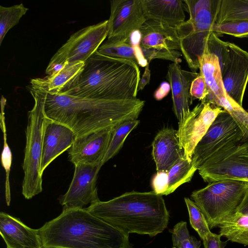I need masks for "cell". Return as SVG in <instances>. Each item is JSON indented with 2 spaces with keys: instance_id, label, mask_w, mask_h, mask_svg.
Masks as SVG:
<instances>
[{
  "instance_id": "6da1fadb",
  "label": "cell",
  "mask_w": 248,
  "mask_h": 248,
  "mask_svg": "<svg viewBox=\"0 0 248 248\" xmlns=\"http://www.w3.org/2000/svg\"><path fill=\"white\" fill-rule=\"evenodd\" d=\"M30 87L41 95L46 117L67 126L77 137L112 128L127 120L138 119L145 105L144 101L138 98L90 99L51 93Z\"/></svg>"
},
{
  "instance_id": "7a4b0ae2",
  "label": "cell",
  "mask_w": 248,
  "mask_h": 248,
  "mask_svg": "<svg viewBox=\"0 0 248 248\" xmlns=\"http://www.w3.org/2000/svg\"><path fill=\"white\" fill-rule=\"evenodd\" d=\"M140 80L139 67L132 62L96 51L58 94L95 99H132L137 98Z\"/></svg>"
},
{
  "instance_id": "3957f363",
  "label": "cell",
  "mask_w": 248,
  "mask_h": 248,
  "mask_svg": "<svg viewBox=\"0 0 248 248\" xmlns=\"http://www.w3.org/2000/svg\"><path fill=\"white\" fill-rule=\"evenodd\" d=\"M43 248H132L129 234L86 208L63 207L62 213L38 229Z\"/></svg>"
},
{
  "instance_id": "277c9868",
  "label": "cell",
  "mask_w": 248,
  "mask_h": 248,
  "mask_svg": "<svg viewBox=\"0 0 248 248\" xmlns=\"http://www.w3.org/2000/svg\"><path fill=\"white\" fill-rule=\"evenodd\" d=\"M86 209L127 234L151 237L162 232L170 218L162 196L154 191L126 192L108 201H99Z\"/></svg>"
},
{
  "instance_id": "5b68a950",
  "label": "cell",
  "mask_w": 248,
  "mask_h": 248,
  "mask_svg": "<svg viewBox=\"0 0 248 248\" xmlns=\"http://www.w3.org/2000/svg\"><path fill=\"white\" fill-rule=\"evenodd\" d=\"M189 18L176 28L181 50L188 67L199 69L207 39L213 32L221 0H183Z\"/></svg>"
},
{
  "instance_id": "8992f818",
  "label": "cell",
  "mask_w": 248,
  "mask_h": 248,
  "mask_svg": "<svg viewBox=\"0 0 248 248\" xmlns=\"http://www.w3.org/2000/svg\"><path fill=\"white\" fill-rule=\"evenodd\" d=\"M248 190V182L224 179L208 183L194 191L190 197L212 229L236 213Z\"/></svg>"
},
{
  "instance_id": "52a82bcc",
  "label": "cell",
  "mask_w": 248,
  "mask_h": 248,
  "mask_svg": "<svg viewBox=\"0 0 248 248\" xmlns=\"http://www.w3.org/2000/svg\"><path fill=\"white\" fill-rule=\"evenodd\" d=\"M34 101L31 110L28 113L26 129V146L22 164L24 178L22 193L25 199H30L42 191V176L40 172L44 123L43 99L35 89L29 87Z\"/></svg>"
},
{
  "instance_id": "ba28073f",
  "label": "cell",
  "mask_w": 248,
  "mask_h": 248,
  "mask_svg": "<svg viewBox=\"0 0 248 248\" xmlns=\"http://www.w3.org/2000/svg\"><path fill=\"white\" fill-rule=\"evenodd\" d=\"M108 20L79 30L72 34L51 58L46 69L48 75L65 64L84 62L97 49L108 37Z\"/></svg>"
},
{
  "instance_id": "9c48e42d",
  "label": "cell",
  "mask_w": 248,
  "mask_h": 248,
  "mask_svg": "<svg viewBox=\"0 0 248 248\" xmlns=\"http://www.w3.org/2000/svg\"><path fill=\"white\" fill-rule=\"evenodd\" d=\"M198 170L203 181L208 183L224 179L248 182V139L221 149Z\"/></svg>"
},
{
  "instance_id": "30bf717a",
  "label": "cell",
  "mask_w": 248,
  "mask_h": 248,
  "mask_svg": "<svg viewBox=\"0 0 248 248\" xmlns=\"http://www.w3.org/2000/svg\"><path fill=\"white\" fill-rule=\"evenodd\" d=\"M244 139L243 132L226 110L220 112L196 146L191 163L198 168L206 160L226 146Z\"/></svg>"
},
{
  "instance_id": "8fae6325",
  "label": "cell",
  "mask_w": 248,
  "mask_h": 248,
  "mask_svg": "<svg viewBox=\"0 0 248 248\" xmlns=\"http://www.w3.org/2000/svg\"><path fill=\"white\" fill-rule=\"evenodd\" d=\"M210 103L198 104L180 122L177 130L184 156L190 162L196 146L205 134L217 115L223 111Z\"/></svg>"
},
{
  "instance_id": "7c38bea8",
  "label": "cell",
  "mask_w": 248,
  "mask_h": 248,
  "mask_svg": "<svg viewBox=\"0 0 248 248\" xmlns=\"http://www.w3.org/2000/svg\"><path fill=\"white\" fill-rule=\"evenodd\" d=\"M102 164L78 163L75 165L73 179L67 192L59 198L60 203L68 208H83L99 200L96 182Z\"/></svg>"
},
{
  "instance_id": "4fadbf2b",
  "label": "cell",
  "mask_w": 248,
  "mask_h": 248,
  "mask_svg": "<svg viewBox=\"0 0 248 248\" xmlns=\"http://www.w3.org/2000/svg\"><path fill=\"white\" fill-rule=\"evenodd\" d=\"M146 21L141 0H111L108 39L125 42Z\"/></svg>"
},
{
  "instance_id": "5bb4252c",
  "label": "cell",
  "mask_w": 248,
  "mask_h": 248,
  "mask_svg": "<svg viewBox=\"0 0 248 248\" xmlns=\"http://www.w3.org/2000/svg\"><path fill=\"white\" fill-rule=\"evenodd\" d=\"M221 70L226 93L242 106L248 83V52L228 42L227 54Z\"/></svg>"
},
{
  "instance_id": "9a60e30c",
  "label": "cell",
  "mask_w": 248,
  "mask_h": 248,
  "mask_svg": "<svg viewBox=\"0 0 248 248\" xmlns=\"http://www.w3.org/2000/svg\"><path fill=\"white\" fill-rule=\"evenodd\" d=\"M113 129L98 130L77 137L68 150L70 161L74 165L78 163L103 165Z\"/></svg>"
},
{
  "instance_id": "2e32d148",
  "label": "cell",
  "mask_w": 248,
  "mask_h": 248,
  "mask_svg": "<svg viewBox=\"0 0 248 248\" xmlns=\"http://www.w3.org/2000/svg\"><path fill=\"white\" fill-rule=\"evenodd\" d=\"M77 136L67 126L46 117L44 126L40 172L74 143Z\"/></svg>"
},
{
  "instance_id": "e0dca14e",
  "label": "cell",
  "mask_w": 248,
  "mask_h": 248,
  "mask_svg": "<svg viewBox=\"0 0 248 248\" xmlns=\"http://www.w3.org/2000/svg\"><path fill=\"white\" fill-rule=\"evenodd\" d=\"M200 75L183 70L180 63L173 62L168 66L167 79L170 84L173 112L179 122L190 111L192 100L190 93L191 83Z\"/></svg>"
},
{
  "instance_id": "ac0fdd59",
  "label": "cell",
  "mask_w": 248,
  "mask_h": 248,
  "mask_svg": "<svg viewBox=\"0 0 248 248\" xmlns=\"http://www.w3.org/2000/svg\"><path fill=\"white\" fill-rule=\"evenodd\" d=\"M0 233L7 248H43L38 229L3 212L0 213Z\"/></svg>"
},
{
  "instance_id": "d6986e66",
  "label": "cell",
  "mask_w": 248,
  "mask_h": 248,
  "mask_svg": "<svg viewBox=\"0 0 248 248\" xmlns=\"http://www.w3.org/2000/svg\"><path fill=\"white\" fill-rule=\"evenodd\" d=\"M152 155L157 171L168 172L180 159L184 157L180 146L177 130L164 127L155 136L152 142Z\"/></svg>"
},
{
  "instance_id": "ffe728a7",
  "label": "cell",
  "mask_w": 248,
  "mask_h": 248,
  "mask_svg": "<svg viewBox=\"0 0 248 248\" xmlns=\"http://www.w3.org/2000/svg\"><path fill=\"white\" fill-rule=\"evenodd\" d=\"M140 47L158 50H181L175 28L161 22L148 20L140 28Z\"/></svg>"
},
{
  "instance_id": "44dd1931",
  "label": "cell",
  "mask_w": 248,
  "mask_h": 248,
  "mask_svg": "<svg viewBox=\"0 0 248 248\" xmlns=\"http://www.w3.org/2000/svg\"><path fill=\"white\" fill-rule=\"evenodd\" d=\"M145 16L175 28L185 21L183 0H141Z\"/></svg>"
},
{
  "instance_id": "7402d4cb",
  "label": "cell",
  "mask_w": 248,
  "mask_h": 248,
  "mask_svg": "<svg viewBox=\"0 0 248 248\" xmlns=\"http://www.w3.org/2000/svg\"><path fill=\"white\" fill-rule=\"evenodd\" d=\"M199 65L200 74L203 76L208 91V94L202 103L215 105L218 98L227 93L223 83L218 58L209 50L207 44L199 59Z\"/></svg>"
},
{
  "instance_id": "603a6c76",
  "label": "cell",
  "mask_w": 248,
  "mask_h": 248,
  "mask_svg": "<svg viewBox=\"0 0 248 248\" xmlns=\"http://www.w3.org/2000/svg\"><path fill=\"white\" fill-rule=\"evenodd\" d=\"M84 63L78 62L65 64L58 71L45 78L32 79L30 86L49 93H58L67 83L81 71Z\"/></svg>"
},
{
  "instance_id": "cb8c5ba5",
  "label": "cell",
  "mask_w": 248,
  "mask_h": 248,
  "mask_svg": "<svg viewBox=\"0 0 248 248\" xmlns=\"http://www.w3.org/2000/svg\"><path fill=\"white\" fill-rule=\"evenodd\" d=\"M97 51L107 56L128 60L139 67H146L148 63L140 46L133 47L127 41L120 42L108 39L103 42Z\"/></svg>"
},
{
  "instance_id": "d4e9b609",
  "label": "cell",
  "mask_w": 248,
  "mask_h": 248,
  "mask_svg": "<svg viewBox=\"0 0 248 248\" xmlns=\"http://www.w3.org/2000/svg\"><path fill=\"white\" fill-rule=\"evenodd\" d=\"M218 227L219 234L228 240L248 246V215L236 212Z\"/></svg>"
},
{
  "instance_id": "484cf974",
  "label": "cell",
  "mask_w": 248,
  "mask_h": 248,
  "mask_svg": "<svg viewBox=\"0 0 248 248\" xmlns=\"http://www.w3.org/2000/svg\"><path fill=\"white\" fill-rule=\"evenodd\" d=\"M197 169L191 162L184 156L180 159L168 172V189L166 195L173 192L182 185L189 182Z\"/></svg>"
},
{
  "instance_id": "4316f807",
  "label": "cell",
  "mask_w": 248,
  "mask_h": 248,
  "mask_svg": "<svg viewBox=\"0 0 248 248\" xmlns=\"http://www.w3.org/2000/svg\"><path fill=\"white\" fill-rule=\"evenodd\" d=\"M248 20V0H221L216 24Z\"/></svg>"
},
{
  "instance_id": "83f0119b",
  "label": "cell",
  "mask_w": 248,
  "mask_h": 248,
  "mask_svg": "<svg viewBox=\"0 0 248 248\" xmlns=\"http://www.w3.org/2000/svg\"><path fill=\"white\" fill-rule=\"evenodd\" d=\"M140 122L138 119L129 120L113 127L108 147L103 161V165L118 154L127 136L137 127Z\"/></svg>"
},
{
  "instance_id": "f1b7e54d",
  "label": "cell",
  "mask_w": 248,
  "mask_h": 248,
  "mask_svg": "<svg viewBox=\"0 0 248 248\" xmlns=\"http://www.w3.org/2000/svg\"><path fill=\"white\" fill-rule=\"evenodd\" d=\"M215 106L227 111L241 129L244 139H248V112L227 94L218 99Z\"/></svg>"
},
{
  "instance_id": "f546056e",
  "label": "cell",
  "mask_w": 248,
  "mask_h": 248,
  "mask_svg": "<svg viewBox=\"0 0 248 248\" xmlns=\"http://www.w3.org/2000/svg\"><path fill=\"white\" fill-rule=\"evenodd\" d=\"M6 99L2 95L1 99V112L0 115V127L3 135V147L1 155L2 166L6 172L5 180V199L7 205L11 202V191L9 182V175L12 162V155L11 149L7 142L6 128L5 121L4 108Z\"/></svg>"
},
{
  "instance_id": "4dcf8cb0",
  "label": "cell",
  "mask_w": 248,
  "mask_h": 248,
  "mask_svg": "<svg viewBox=\"0 0 248 248\" xmlns=\"http://www.w3.org/2000/svg\"><path fill=\"white\" fill-rule=\"evenodd\" d=\"M28 10L22 3L10 7L0 6V45L8 31L18 23Z\"/></svg>"
},
{
  "instance_id": "1f68e13d",
  "label": "cell",
  "mask_w": 248,
  "mask_h": 248,
  "mask_svg": "<svg viewBox=\"0 0 248 248\" xmlns=\"http://www.w3.org/2000/svg\"><path fill=\"white\" fill-rule=\"evenodd\" d=\"M191 226L197 232L202 240L205 239L212 232L207 220L199 207L191 200L185 198Z\"/></svg>"
},
{
  "instance_id": "d6a6232c",
  "label": "cell",
  "mask_w": 248,
  "mask_h": 248,
  "mask_svg": "<svg viewBox=\"0 0 248 248\" xmlns=\"http://www.w3.org/2000/svg\"><path fill=\"white\" fill-rule=\"evenodd\" d=\"M169 231L172 234L173 247L176 248H200L201 241L189 234L186 222H179Z\"/></svg>"
},
{
  "instance_id": "836d02e7",
  "label": "cell",
  "mask_w": 248,
  "mask_h": 248,
  "mask_svg": "<svg viewBox=\"0 0 248 248\" xmlns=\"http://www.w3.org/2000/svg\"><path fill=\"white\" fill-rule=\"evenodd\" d=\"M213 32L218 34H227L234 37H248V20L233 21L221 24H215Z\"/></svg>"
},
{
  "instance_id": "e575fe53",
  "label": "cell",
  "mask_w": 248,
  "mask_h": 248,
  "mask_svg": "<svg viewBox=\"0 0 248 248\" xmlns=\"http://www.w3.org/2000/svg\"><path fill=\"white\" fill-rule=\"evenodd\" d=\"M190 93L192 101L198 99L202 103H203L208 94V91L204 79L200 74L192 81Z\"/></svg>"
},
{
  "instance_id": "d590c367",
  "label": "cell",
  "mask_w": 248,
  "mask_h": 248,
  "mask_svg": "<svg viewBox=\"0 0 248 248\" xmlns=\"http://www.w3.org/2000/svg\"><path fill=\"white\" fill-rule=\"evenodd\" d=\"M168 172L157 171L152 180L153 191L158 195H166L168 189Z\"/></svg>"
},
{
  "instance_id": "8d00e7d4",
  "label": "cell",
  "mask_w": 248,
  "mask_h": 248,
  "mask_svg": "<svg viewBox=\"0 0 248 248\" xmlns=\"http://www.w3.org/2000/svg\"><path fill=\"white\" fill-rule=\"evenodd\" d=\"M222 236L211 232L203 240V244L204 248H224L228 241H222L220 238Z\"/></svg>"
},
{
  "instance_id": "74e56055",
  "label": "cell",
  "mask_w": 248,
  "mask_h": 248,
  "mask_svg": "<svg viewBox=\"0 0 248 248\" xmlns=\"http://www.w3.org/2000/svg\"><path fill=\"white\" fill-rule=\"evenodd\" d=\"M170 90L171 87L169 82L163 81L154 92V97L157 101L161 100L168 94Z\"/></svg>"
},
{
  "instance_id": "f35d334b",
  "label": "cell",
  "mask_w": 248,
  "mask_h": 248,
  "mask_svg": "<svg viewBox=\"0 0 248 248\" xmlns=\"http://www.w3.org/2000/svg\"><path fill=\"white\" fill-rule=\"evenodd\" d=\"M151 78V71L149 69V63L145 68L144 72L138 86V91L142 90L145 86L150 82Z\"/></svg>"
},
{
  "instance_id": "ab89813d",
  "label": "cell",
  "mask_w": 248,
  "mask_h": 248,
  "mask_svg": "<svg viewBox=\"0 0 248 248\" xmlns=\"http://www.w3.org/2000/svg\"><path fill=\"white\" fill-rule=\"evenodd\" d=\"M141 40V34L140 30L133 31L127 41L133 47L139 46Z\"/></svg>"
},
{
  "instance_id": "60d3db41",
  "label": "cell",
  "mask_w": 248,
  "mask_h": 248,
  "mask_svg": "<svg viewBox=\"0 0 248 248\" xmlns=\"http://www.w3.org/2000/svg\"><path fill=\"white\" fill-rule=\"evenodd\" d=\"M236 212L242 214L248 215V190L245 194L242 202L238 207Z\"/></svg>"
},
{
  "instance_id": "b9f144b4",
  "label": "cell",
  "mask_w": 248,
  "mask_h": 248,
  "mask_svg": "<svg viewBox=\"0 0 248 248\" xmlns=\"http://www.w3.org/2000/svg\"><path fill=\"white\" fill-rule=\"evenodd\" d=\"M175 248V247H172V248Z\"/></svg>"
},
{
  "instance_id": "7bdbcfd3",
  "label": "cell",
  "mask_w": 248,
  "mask_h": 248,
  "mask_svg": "<svg viewBox=\"0 0 248 248\" xmlns=\"http://www.w3.org/2000/svg\"></svg>"
}]
</instances>
